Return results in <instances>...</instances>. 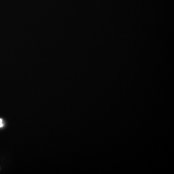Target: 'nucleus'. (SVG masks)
I'll return each instance as SVG.
<instances>
[{"mask_svg":"<svg viewBox=\"0 0 174 174\" xmlns=\"http://www.w3.org/2000/svg\"><path fill=\"white\" fill-rule=\"evenodd\" d=\"M3 126V124H2V119H0V128Z\"/></svg>","mask_w":174,"mask_h":174,"instance_id":"obj_1","label":"nucleus"}]
</instances>
